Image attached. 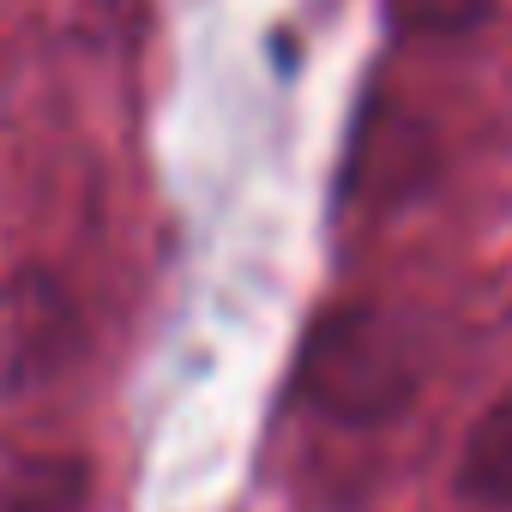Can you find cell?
<instances>
[{
  "instance_id": "obj_1",
  "label": "cell",
  "mask_w": 512,
  "mask_h": 512,
  "mask_svg": "<svg viewBox=\"0 0 512 512\" xmlns=\"http://www.w3.org/2000/svg\"><path fill=\"white\" fill-rule=\"evenodd\" d=\"M302 386L320 416H332L344 428H386L422 392L416 332L374 302L332 308L308 338Z\"/></svg>"
},
{
  "instance_id": "obj_2",
  "label": "cell",
  "mask_w": 512,
  "mask_h": 512,
  "mask_svg": "<svg viewBox=\"0 0 512 512\" xmlns=\"http://www.w3.org/2000/svg\"><path fill=\"white\" fill-rule=\"evenodd\" d=\"M85 350V314L49 266L0 278V398L49 392Z\"/></svg>"
},
{
  "instance_id": "obj_3",
  "label": "cell",
  "mask_w": 512,
  "mask_h": 512,
  "mask_svg": "<svg viewBox=\"0 0 512 512\" xmlns=\"http://www.w3.org/2000/svg\"><path fill=\"white\" fill-rule=\"evenodd\" d=\"M458 494L470 506L488 512H512V386L470 422L464 446H458V470H452Z\"/></svg>"
},
{
  "instance_id": "obj_4",
  "label": "cell",
  "mask_w": 512,
  "mask_h": 512,
  "mask_svg": "<svg viewBox=\"0 0 512 512\" xmlns=\"http://www.w3.org/2000/svg\"><path fill=\"white\" fill-rule=\"evenodd\" d=\"M91 464L79 452H25L0 464V512H85Z\"/></svg>"
},
{
  "instance_id": "obj_5",
  "label": "cell",
  "mask_w": 512,
  "mask_h": 512,
  "mask_svg": "<svg viewBox=\"0 0 512 512\" xmlns=\"http://www.w3.org/2000/svg\"><path fill=\"white\" fill-rule=\"evenodd\" d=\"M398 13L428 37H458V31H476L494 13V0H398Z\"/></svg>"
}]
</instances>
